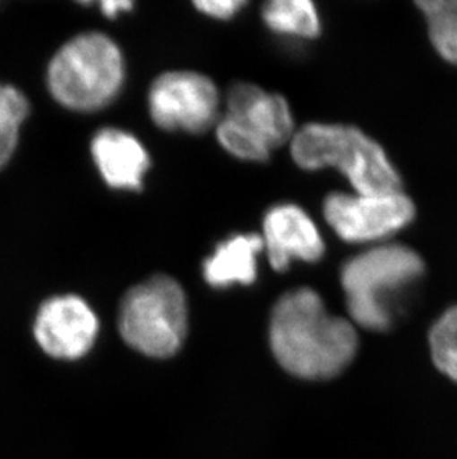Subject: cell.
Wrapping results in <instances>:
<instances>
[{"mask_svg":"<svg viewBox=\"0 0 457 459\" xmlns=\"http://www.w3.org/2000/svg\"><path fill=\"white\" fill-rule=\"evenodd\" d=\"M269 342L278 363L302 379L337 377L358 351L352 323L328 314L321 296L307 287L278 299L271 316Z\"/></svg>","mask_w":457,"mask_h":459,"instance_id":"1","label":"cell"},{"mask_svg":"<svg viewBox=\"0 0 457 459\" xmlns=\"http://www.w3.org/2000/svg\"><path fill=\"white\" fill-rule=\"evenodd\" d=\"M291 156L300 169L309 171L339 169L357 194L401 191V178L384 148L357 126L307 124L294 133Z\"/></svg>","mask_w":457,"mask_h":459,"instance_id":"2","label":"cell"},{"mask_svg":"<svg viewBox=\"0 0 457 459\" xmlns=\"http://www.w3.org/2000/svg\"><path fill=\"white\" fill-rule=\"evenodd\" d=\"M125 82V60L115 40L88 31L65 42L49 61L47 90L74 112H97L112 103Z\"/></svg>","mask_w":457,"mask_h":459,"instance_id":"3","label":"cell"},{"mask_svg":"<svg viewBox=\"0 0 457 459\" xmlns=\"http://www.w3.org/2000/svg\"><path fill=\"white\" fill-rule=\"evenodd\" d=\"M425 264L401 244L379 246L346 260L341 287L350 316L364 329L384 332L393 325V298L418 281Z\"/></svg>","mask_w":457,"mask_h":459,"instance_id":"4","label":"cell"},{"mask_svg":"<svg viewBox=\"0 0 457 459\" xmlns=\"http://www.w3.org/2000/svg\"><path fill=\"white\" fill-rule=\"evenodd\" d=\"M189 307L183 287L168 275H153L126 291L119 307V333L135 351L167 359L182 347Z\"/></svg>","mask_w":457,"mask_h":459,"instance_id":"5","label":"cell"},{"mask_svg":"<svg viewBox=\"0 0 457 459\" xmlns=\"http://www.w3.org/2000/svg\"><path fill=\"white\" fill-rule=\"evenodd\" d=\"M328 225L346 243L384 239L410 225L416 216L413 201L391 194H330L323 201Z\"/></svg>","mask_w":457,"mask_h":459,"instance_id":"6","label":"cell"},{"mask_svg":"<svg viewBox=\"0 0 457 459\" xmlns=\"http://www.w3.org/2000/svg\"><path fill=\"white\" fill-rule=\"evenodd\" d=\"M220 96L205 74L174 70L160 74L149 91V112L165 131L199 134L217 122Z\"/></svg>","mask_w":457,"mask_h":459,"instance_id":"7","label":"cell"},{"mask_svg":"<svg viewBox=\"0 0 457 459\" xmlns=\"http://www.w3.org/2000/svg\"><path fill=\"white\" fill-rule=\"evenodd\" d=\"M99 321L87 300L76 295L52 296L38 309L33 334L40 350L56 359H82L99 336Z\"/></svg>","mask_w":457,"mask_h":459,"instance_id":"8","label":"cell"},{"mask_svg":"<svg viewBox=\"0 0 457 459\" xmlns=\"http://www.w3.org/2000/svg\"><path fill=\"white\" fill-rule=\"evenodd\" d=\"M264 250L269 264L284 273L293 260L315 264L325 253L320 230L302 207L285 203L273 205L263 219Z\"/></svg>","mask_w":457,"mask_h":459,"instance_id":"9","label":"cell"},{"mask_svg":"<svg viewBox=\"0 0 457 459\" xmlns=\"http://www.w3.org/2000/svg\"><path fill=\"white\" fill-rule=\"evenodd\" d=\"M226 117L262 140L271 151L293 139L294 117L289 101L254 83H237L230 88Z\"/></svg>","mask_w":457,"mask_h":459,"instance_id":"10","label":"cell"},{"mask_svg":"<svg viewBox=\"0 0 457 459\" xmlns=\"http://www.w3.org/2000/svg\"><path fill=\"white\" fill-rule=\"evenodd\" d=\"M91 155L108 187L142 191L151 156L135 135L119 128H103L92 139Z\"/></svg>","mask_w":457,"mask_h":459,"instance_id":"11","label":"cell"},{"mask_svg":"<svg viewBox=\"0 0 457 459\" xmlns=\"http://www.w3.org/2000/svg\"><path fill=\"white\" fill-rule=\"evenodd\" d=\"M263 250L262 235H233L217 244L212 255L203 260V280L214 289L251 286L257 280L259 255Z\"/></svg>","mask_w":457,"mask_h":459,"instance_id":"12","label":"cell"},{"mask_svg":"<svg viewBox=\"0 0 457 459\" xmlns=\"http://www.w3.org/2000/svg\"><path fill=\"white\" fill-rule=\"evenodd\" d=\"M262 17L275 33L312 39L321 33V20L309 0H272L264 4Z\"/></svg>","mask_w":457,"mask_h":459,"instance_id":"13","label":"cell"},{"mask_svg":"<svg viewBox=\"0 0 457 459\" xmlns=\"http://www.w3.org/2000/svg\"><path fill=\"white\" fill-rule=\"evenodd\" d=\"M418 6L427 18L434 48L457 65V0H422Z\"/></svg>","mask_w":457,"mask_h":459,"instance_id":"14","label":"cell"},{"mask_svg":"<svg viewBox=\"0 0 457 459\" xmlns=\"http://www.w3.org/2000/svg\"><path fill=\"white\" fill-rule=\"evenodd\" d=\"M30 113V103L17 87L0 83V169L8 164L20 140V130Z\"/></svg>","mask_w":457,"mask_h":459,"instance_id":"15","label":"cell"},{"mask_svg":"<svg viewBox=\"0 0 457 459\" xmlns=\"http://www.w3.org/2000/svg\"><path fill=\"white\" fill-rule=\"evenodd\" d=\"M429 347L436 368L457 382V305L450 307L432 325Z\"/></svg>","mask_w":457,"mask_h":459,"instance_id":"16","label":"cell"},{"mask_svg":"<svg viewBox=\"0 0 457 459\" xmlns=\"http://www.w3.org/2000/svg\"><path fill=\"white\" fill-rule=\"evenodd\" d=\"M217 139L230 155L250 162H264L271 156V149L244 130L239 124L225 117L217 124Z\"/></svg>","mask_w":457,"mask_h":459,"instance_id":"17","label":"cell"},{"mask_svg":"<svg viewBox=\"0 0 457 459\" xmlns=\"http://www.w3.org/2000/svg\"><path fill=\"white\" fill-rule=\"evenodd\" d=\"M246 4V2H242V0H216V2L201 0V2H194V8L198 9L199 13H205L208 17L216 18V20H230Z\"/></svg>","mask_w":457,"mask_h":459,"instance_id":"18","label":"cell"},{"mask_svg":"<svg viewBox=\"0 0 457 459\" xmlns=\"http://www.w3.org/2000/svg\"><path fill=\"white\" fill-rule=\"evenodd\" d=\"M99 8H101V13L106 17L116 18L119 13H128V11L134 8V4L128 2V0H122V2H119V0H108V2H101Z\"/></svg>","mask_w":457,"mask_h":459,"instance_id":"19","label":"cell"}]
</instances>
